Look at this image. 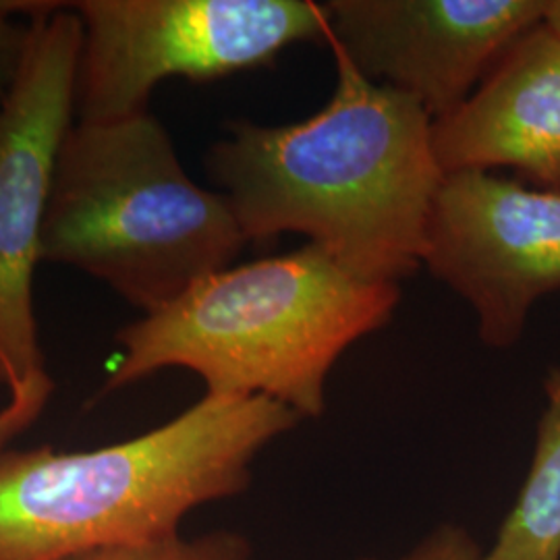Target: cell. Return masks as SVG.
<instances>
[{
  "label": "cell",
  "mask_w": 560,
  "mask_h": 560,
  "mask_svg": "<svg viewBox=\"0 0 560 560\" xmlns=\"http://www.w3.org/2000/svg\"><path fill=\"white\" fill-rule=\"evenodd\" d=\"M332 52L337 88L326 106L289 125L231 122L206 168L247 243L303 233L353 277L399 284L423 264L444 177L432 117Z\"/></svg>",
  "instance_id": "1"
},
{
  "label": "cell",
  "mask_w": 560,
  "mask_h": 560,
  "mask_svg": "<svg viewBox=\"0 0 560 560\" xmlns=\"http://www.w3.org/2000/svg\"><path fill=\"white\" fill-rule=\"evenodd\" d=\"M303 420L266 397L203 395L175 420L90 453L0 455V560H60L179 534L243 492L252 463Z\"/></svg>",
  "instance_id": "2"
},
{
  "label": "cell",
  "mask_w": 560,
  "mask_h": 560,
  "mask_svg": "<svg viewBox=\"0 0 560 560\" xmlns=\"http://www.w3.org/2000/svg\"><path fill=\"white\" fill-rule=\"evenodd\" d=\"M399 300V284L358 279L314 243L226 268L122 328L104 390L185 368L206 395L266 397L320 418L332 365L386 326Z\"/></svg>",
  "instance_id": "3"
},
{
  "label": "cell",
  "mask_w": 560,
  "mask_h": 560,
  "mask_svg": "<svg viewBox=\"0 0 560 560\" xmlns=\"http://www.w3.org/2000/svg\"><path fill=\"white\" fill-rule=\"evenodd\" d=\"M245 243L229 200L189 179L150 110L69 127L42 260L80 268L148 316L231 268Z\"/></svg>",
  "instance_id": "4"
},
{
  "label": "cell",
  "mask_w": 560,
  "mask_h": 560,
  "mask_svg": "<svg viewBox=\"0 0 560 560\" xmlns=\"http://www.w3.org/2000/svg\"><path fill=\"white\" fill-rule=\"evenodd\" d=\"M83 30L69 2L32 20L18 80L0 101V384L21 430L52 395L34 314V270L52 171L75 115Z\"/></svg>",
  "instance_id": "5"
},
{
  "label": "cell",
  "mask_w": 560,
  "mask_h": 560,
  "mask_svg": "<svg viewBox=\"0 0 560 560\" xmlns=\"http://www.w3.org/2000/svg\"><path fill=\"white\" fill-rule=\"evenodd\" d=\"M75 113L113 120L148 110L168 78L214 80L268 65L291 44H328L324 7L305 0H81Z\"/></svg>",
  "instance_id": "6"
},
{
  "label": "cell",
  "mask_w": 560,
  "mask_h": 560,
  "mask_svg": "<svg viewBox=\"0 0 560 560\" xmlns=\"http://www.w3.org/2000/svg\"><path fill=\"white\" fill-rule=\"evenodd\" d=\"M423 264L471 303L481 342L515 345L532 305L560 291V189L490 171L444 175Z\"/></svg>",
  "instance_id": "7"
},
{
  "label": "cell",
  "mask_w": 560,
  "mask_h": 560,
  "mask_svg": "<svg viewBox=\"0 0 560 560\" xmlns=\"http://www.w3.org/2000/svg\"><path fill=\"white\" fill-rule=\"evenodd\" d=\"M548 0H330L328 44L432 120L467 101Z\"/></svg>",
  "instance_id": "8"
},
{
  "label": "cell",
  "mask_w": 560,
  "mask_h": 560,
  "mask_svg": "<svg viewBox=\"0 0 560 560\" xmlns=\"http://www.w3.org/2000/svg\"><path fill=\"white\" fill-rule=\"evenodd\" d=\"M442 175L515 168L560 189V36L544 21L513 42L457 110L432 120Z\"/></svg>",
  "instance_id": "9"
},
{
  "label": "cell",
  "mask_w": 560,
  "mask_h": 560,
  "mask_svg": "<svg viewBox=\"0 0 560 560\" xmlns=\"http://www.w3.org/2000/svg\"><path fill=\"white\" fill-rule=\"evenodd\" d=\"M546 409L520 497L480 560H560V370L544 381Z\"/></svg>",
  "instance_id": "10"
},
{
  "label": "cell",
  "mask_w": 560,
  "mask_h": 560,
  "mask_svg": "<svg viewBox=\"0 0 560 560\" xmlns=\"http://www.w3.org/2000/svg\"><path fill=\"white\" fill-rule=\"evenodd\" d=\"M60 560H252V548L249 541L233 532H214L191 540L177 534L161 540L88 550Z\"/></svg>",
  "instance_id": "11"
},
{
  "label": "cell",
  "mask_w": 560,
  "mask_h": 560,
  "mask_svg": "<svg viewBox=\"0 0 560 560\" xmlns=\"http://www.w3.org/2000/svg\"><path fill=\"white\" fill-rule=\"evenodd\" d=\"M48 2L0 0V101L18 80L32 20Z\"/></svg>",
  "instance_id": "12"
},
{
  "label": "cell",
  "mask_w": 560,
  "mask_h": 560,
  "mask_svg": "<svg viewBox=\"0 0 560 560\" xmlns=\"http://www.w3.org/2000/svg\"><path fill=\"white\" fill-rule=\"evenodd\" d=\"M476 541L457 525H442L421 540L409 555L397 560H480Z\"/></svg>",
  "instance_id": "13"
},
{
  "label": "cell",
  "mask_w": 560,
  "mask_h": 560,
  "mask_svg": "<svg viewBox=\"0 0 560 560\" xmlns=\"http://www.w3.org/2000/svg\"><path fill=\"white\" fill-rule=\"evenodd\" d=\"M21 432L23 430H21L20 423L13 420L4 409H0V455H2L4 444L11 441V439H15Z\"/></svg>",
  "instance_id": "14"
},
{
  "label": "cell",
  "mask_w": 560,
  "mask_h": 560,
  "mask_svg": "<svg viewBox=\"0 0 560 560\" xmlns=\"http://www.w3.org/2000/svg\"><path fill=\"white\" fill-rule=\"evenodd\" d=\"M544 23L560 36V0H548L546 2V13H544Z\"/></svg>",
  "instance_id": "15"
}]
</instances>
